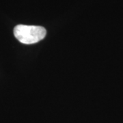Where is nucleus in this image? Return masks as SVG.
<instances>
[{
  "instance_id": "1",
  "label": "nucleus",
  "mask_w": 123,
  "mask_h": 123,
  "mask_svg": "<svg viewBox=\"0 0 123 123\" xmlns=\"http://www.w3.org/2000/svg\"><path fill=\"white\" fill-rule=\"evenodd\" d=\"M47 34L44 27L35 25H18L14 29V35L21 43L31 44L36 43L45 37Z\"/></svg>"
}]
</instances>
